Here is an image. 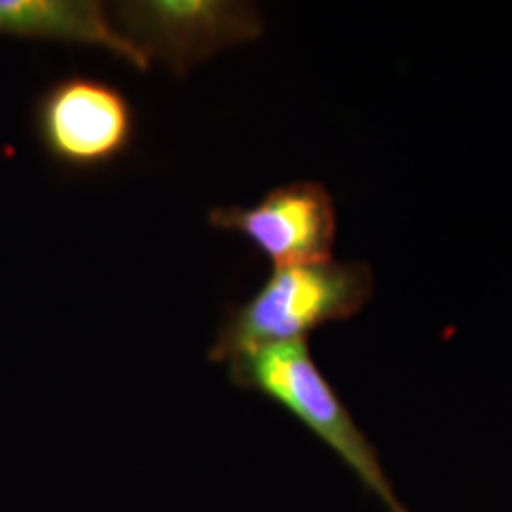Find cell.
Segmentation results:
<instances>
[{
	"mask_svg": "<svg viewBox=\"0 0 512 512\" xmlns=\"http://www.w3.org/2000/svg\"><path fill=\"white\" fill-rule=\"evenodd\" d=\"M109 14L148 61L160 59L179 78L264 33L255 4L234 0H131L112 4Z\"/></svg>",
	"mask_w": 512,
	"mask_h": 512,
	"instance_id": "cell-3",
	"label": "cell"
},
{
	"mask_svg": "<svg viewBox=\"0 0 512 512\" xmlns=\"http://www.w3.org/2000/svg\"><path fill=\"white\" fill-rule=\"evenodd\" d=\"M128 97L101 78L73 74L54 82L35 109L38 141L57 164L92 171L114 164L135 141Z\"/></svg>",
	"mask_w": 512,
	"mask_h": 512,
	"instance_id": "cell-4",
	"label": "cell"
},
{
	"mask_svg": "<svg viewBox=\"0 0 512 512\" xmlns=\"http://www.w3.org/2000/svg\"><path fill=\"white\" fill-rule=\"evenodd\" d=\"M228 376L232 384L260 393L304 423L384 503L387 512H410L395 494L376 448L315 365L308 340L239 353L228 361Z\"/></svg>",
	"mask_w": 512,
	"mask_h": 512,
	"instance_id": "cell-2",
	"label": "cell"
},
{
	"mask_svg": "<svg viewBox=\"0 0 512 512\" xmlns=\"http://www.w3.org/2000/svg\"><path fill=\"white\" fill-rule=\"evenodd\" d=\"M372 294L374 274L361 262L274 268L247 302L226 315L207 359L228 363L249 349L308 340L311 330L357 315Z\"/></svg>",
	"mask_w": 512,
	"mask_h": 512,
	"instance_id": "cell-1",
	"label": "cell"
},
{
	"mask_svg": "<svg viewBox=\"0 0 512 512\" xmlns=\"http://www.w3.org/2000/svg\"><path fill=\"white\" fill-rule=\"evenodd\" d=\"M0 35L103 48L137 71L150 69L147 55L114 25L109 8L93 0H0Z\"/></svg>",
	"mask_w": 512,
	"mask_h": 512,
	"instance_id": "cell-6",
	"label": "cell"
},
{
	"mask_svg": "<svg viewBox=\"0 0 512 512\" xmlns=\"http://www.w3.org/2000/svg\"><path fill=\"white\" fill-rule=\"evenodd\" d=\"M207 219L213 228L247 239L274 268L332 260L336 207L315 181L277 186L251 207H215Z\"/></svg>",
	"mask_w": 512,
	"mask_h": 512,
	"instance_id": "cell-5",
	"label": "cell"
}]
</instances>
